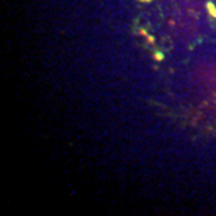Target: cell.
<instances>
[{
  "label": "cell",
  "mask_w": 216,
  "mask_h": 216,
  "mask_svg": "<svg viewBox=\"0 0 216 216\" xmlns=\"http://www.w3.org/2000/svg\"><path fill=\"white\" fill-rule=\"evenodd\" d=\"M154 58H156L157 60H162V59H164V55H162L160 52H157V54L154 55Z\"/></svg>",
  "instance_id": "2"
},
{
  "label": "cell",
  "mask_w": 216,
  "mask_h": 216,
  "mask_svg": "<svg viewBox=\"0 0 216 216\" xmlns=\"http://www.w3.org/2000/svg\"><path fill=\"white\" fill-rule=\"evenodd\" d=\"M141 1H151V0H141Z\"/></svg>",
  "instance_id": "3"
},
{
  "label": "cell",
  "mask_w": 216,
  "mask_h": 216,
  "mask_svg": "<svg viewBox=\"0 0 216 216\" xmlns=\"http://www.w3.org/2000/svg\"><path fill=\"white\" fill-rule=\"evenodd\" d=\"M206 10H208V13L211 14V17L216 18V7L212 1H208V3H206Z\"/></svg>",
  "instance_id": "1"
}]
</instances>
